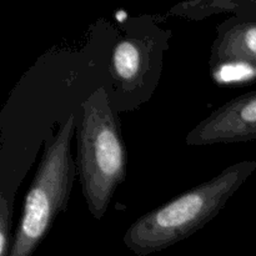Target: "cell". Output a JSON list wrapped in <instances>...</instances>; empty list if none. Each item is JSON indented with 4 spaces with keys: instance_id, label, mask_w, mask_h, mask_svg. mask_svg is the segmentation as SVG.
I'll return each mask as SVG.
<instances>
[{
    "instance_id": "1",
    "label": "cell",
    "mask_w": 256,
    "mask_h": 256,
    "mask_svg": "<svg viewBox=\"0 0 256 256\" xmlns=\"http://www.w3.org/2000/svg\"><path fill=\"white\" fill-rule=\"evenodd\" d=\"M255 170L256 160L232 164L212 179L150 210L130 225L125 244L138 254H148L186 239L224 209Z\"/></svg>"
},
{
    "instance_id": "2",
    "label": "cell",
    "mask_w": 256,
    "mask_h": 256,
    "mask_svg": "<svg viewBox=\"0 0 256 256\" xmlns=\"http://www.w3.org/2000/svg\"><path fill=\"white\" fill-rule=\"evenodd\" d=\"M76 140V172L82 194L90 214L100 220L125 180L128 164L122 125L104 86L82 104Z\"/></svg>"
},
{
    "instance_id": "3",
    "label": "cell",
    "mask_w": 256,
    "mask_h": 256,
    "mask_svg": "<svg viewBox=\"0 0 256 256\" xmlns=\"http://www.w3.org/2000/svg\"><path fill=\"white\" fill-rule=\"evenodd\" d=\"M75 128V116L70 115L58 134L46 142L25 196L10 256L32 255L52 229L58 215L66 210L78 172L70 148Z\"/></svg>"
},
{
    "instance_id": "4",
    "label": "cell",
    "mask_w": 256,
    "mask_h": 256,
    "mask_svg": "<svg viewBox=\"0 0 256 256\" xmlns=\"http://www.w3.org/2000/svg\"><path fill=\"white\" fill-rule=\"evenodd\" d=\"M136 26L115 42L110 56V75L116 94H144L149 98L162 74L168 32L152 22L136 20Z\"/></svg>"
},
{
    "instance_id": "5",
    "label": "cell",
    "mask_w": 256,
    "mask_h": 256,
    "mask_svg": "<svg viewBox=\"0 0 256 256\" xmlns=\"http://www.w3.org/2000/svg\"><path fill=\"white\" fill-rule=\"evenodd\" d=\"M256 140V92L225 102L186 135L192 146Z\"/></svg>"
},
{
    "instance_id": "6",
    "label": "cell",
    "mask_w": 256,
    "mask_h": 256,
    "mask_svg": "<svg viewBox=\"0 0 256 256\" xmlns=\"http://www.w3.org/2000/svg\"><path fill=\"white\" fill-rule=\"evenodd\" d=\"M239 64L256 66V19L252 16L236 15L220 24L212 46V69Z\"/></svg>"
},
{
    "instance_id": "7",
    "label": "cell",
    "mask_w": 256,
    "mask_h": 256,
    "mask_svg": "<svg viewBox=\"0 0 256 256\" xmlns=\"http://www.w3.org/2000/svg\"><path fill=\"white\" fill-rule=\"evenodd\" d=\"M239 9L238 0H196L185 2L170 9V14L192 20H202L210 15L222 12H235Z\"/></svg>"
},
{
    "instance_id": "8",
    "label": "cell",
    "mask_w": 256,
    "mask_h": 256,
    "mask_svg": "<svg viewBox=\"0 0 256 256\" xmlns=\"http://www.w3.org/2000/svg\"><path fill=\"white\" fill-rule=\"evenodd\" d=\"M12 196L2 190L0 196V256H10L12 252Z\"/></svg>"
}]
</instances>
